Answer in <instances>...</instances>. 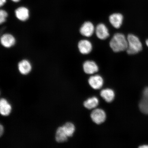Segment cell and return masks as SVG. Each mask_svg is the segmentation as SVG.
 <instances>
[{
  "mask_svg": "<svg viewBox=\"0 0 148 148\" xmlns=\"http://www.w3.org/2000/svg\"><path fill=\"white\" fill-rule=\"evenodd\" d=\"M88 82L90 86L95 90H99L102 87L103 81L100 75H96L90 77Z\"/></svg>",
  "mask_w": 148,
  "mask_h": 148,
  "instance_id": "7",
  "label": "cell"
},
{
  "mask_svg": "<svg viewBox=\"0 0 148 148\" xmlns=\"http://www.w3.org/2000/svg\"><path fill=\"white\" fill-rule=\"evenodd\" d=\"M95 32L97 38L101 40L106 39L110 36L108 28L103 23H100L97 26Z\"/></svg>",
  "mask_w": 148,
  "mask_h": 148,
  "instance_id": "5",
  "label": "cell"
},
{
  "mask_svg": "<svg viewBox=\"0 0 148 148\" xmlns=\"http://www.w3.org/2000/svg\"><path fill=\"white\" fill-rule=\"evenodd\" d=\"M139 106L142 113L148 114V87L146 88L143 90V97Z\"/></svg>",
  "mask_w": 148,
  "mask_h": 148,
  "instance_id": "11",
  "label": "cell"
},
{
  "mask_svg": "<svg viewBox=\"0 0 148 148\" xmlns=\"http://www.w3.org/2000/svg\"><path fill=\"white\" fill-rule=\"evenodd\" d=\"M12 1L14 2H18L20 0H12Z\"/></svg>",
  "mask_w": 148,
  "mask_h": 148,
  "instance_id": "23",
  "label": "cell"
},
{
  "mask_svg": "<svg viewBox=\"0 0 148 148\" xmlns=\"http://www.w3.org/2000/svg\"><path fill=\"white\" fill-rule=\"evenodd\" d=\"M101 97L107 102L110 103L114 99L115 94L113 90L110 88L103 90L100 92Z\"/></svg>",
  "mask_w": 148,
  "mask_h": 148,
  "instance_id": "16",
  "label": "cell"
},
{
  "mask_svg": "<svg viewBox=\"0 0 148 148\" xmlns=\"http://www.w3.org/2000/svg\"><path fill=\"white\" fill-rule=\"evenodd\" d=\"M18 68L20 73L23 75H27L32 70V66L29 61L23 60L19 62Z\"/></svg>",
  "mask_w": 148,
  "mask_h": 148,
  "instance_id": "13",
  "label": "cell"
},
{
  "mask_svg": "<svg viewBox=\"0 0 148 148\" xmlns=\"http://www.w3.org/2000/svg\"><path fill=\"white\" fill-rule=\"evenodd\" d=\"M83 69L85 73L89 75L95 73L99 71V67L93 61H86L83 64Z\"/></svg>",
  "mask_w": 148,
  "mask_h": 148,
  "instance_id": "6",
  "label": "cell"
},
{
  "mask_svg": "<svg viewBox=\"0 0 148 148\" xmlns=\"http://www.w3.org/2000/svg\"><path fill=\"white\" fill-rule=\"evenodd\" d=\"M146 44H147V46L148 47V39H147V40H146Z\"/></svg>",
  "mask_w": 148,
  "mask_h": 148,
  "instance_id": "24",
  "label": "cell"
},
{
  "mask_svg": "<svg viewBox=\"0 0 148 148\" xmlns=\"http://www.w3.org/2000/svg\"><path fill=\"white\" fill-rule=\"evenodd\" d=\"M95 31V27L91 22H85L81 27L79 32L83 36L86 37L91 36Z\"/></svg>",
  "mask_w": 148,
  "mask_h": 148,
  "instance_id": "4",
  "label": "cell"
},
{
  "mask_svg": "<svg viewBox=\"0 0 148 148\" xmlns=\"http://www.w3.org/2000/svg\"><path fill=\"white\" fill-rule=\"evenodd\" d=\"M63 128L68 137H71L73 136L75 131V127L73 123L68 122L62 126Z\"/></svg>",
  "mask_w": 148,
  "mask_h": 148,
  "instance_id": "18",
  "label": "cell"
},
{
  "mask_svg": "<svg viewBox=\"0 0 148 148\" xmlns=\"http://www.w3.org/2000/svg\"><path fill=\"white\" fill-rule=\"evenodd\" d=\"M12 106L6 99L1 98L0 101V113L3 116H8L12 111Z\"/></svg>",
  "mask_w": 148,
  "mask_h": 148,
  "instance_id": "9",
  "label": "cell"
},
{
  "mask_svg": "<svg viewBox=\"0 0 148 148\" xmlns=\"http://www.w3.org/2000/svg\"><path fill=\"white\" fill-rule=\"evenodd\" d=\"M68 138L62 126L57 128L55 136L56 141L58 143H64L67 141Z\"/></svg>",
  "mask_w": 148,
  "mask_h": 148,
  "instance_id": "15",
  "label": "cell"
},
{
  "mask_svg": "<svg viewBox=\"0 0 148 148\" xmlns=\"http://www.w3.org/2000/svg\"><path fill=\"white\" fill-rule=\"evenodd\" d=\"M127 39L128 47L126 50L128 54H136L142 50V44L137 36L133 34H129Z\"/></svg>",
  "mask_w": 148,
  "mask_h": 148,
  "instance_id": "2",
  "label": "cell"
},
{
  "mask_svg": "<svg viewBox=\"0 0 148 148\" xmlns=\"http://www.w3.org/2000/svg\"><path fill=\"white\" fill-rule=\"evenodd\" d=\"M110 45L113 51L115 52L126 50L128 47L127 39L122 33H116L111 40Z\"/></svg>",
  "mask_w": 148,
  "mask_h": 148,
  "instance_id": "1",
  "label": "cell"
},
{
  "mask_svg": "<svg viewBox=\"0 0 148 148\" xmlns=\"http://www.w3.org/2000/svg\"><path fill=\"white\" fill-rule=\"evenodd\" d=\"M141 148H148V145H143L140 146L139 147Z\"/></svg>",
  "mask_w": 148,
  "mask_h": 148,
  "instance_id": "22",
  "label": "cell"
},
{
  "mask_svg": "<svg viewBox=\"0 0 148 148\" xmlns=\"http://www.w3.org/2000/svg\"><path fill=\"white\" fill-rule=\"evenodd\" d=\"M99 104V99L96 97L89 98L83 103L84 106L88 110H91L96 108Z\"/></svg>",
  "mask_w": 148,
  "mask_h": 148,
  "instance_id": "17",
  "label": "cell"
},
{
  "mask_svg": "<svg viewBox=\"0 0 148 148\" xmlns=\"http://www.w3.org/2000/svg\"><path fill=\"white\" fill-rule=\"evenodd\" d=\"M16 17L21 21H26L29 17V10L26 7H20L15 10Z\"/></svg>",
  "mask_w": 148,
  "mask_h": 148,
  "instance_id": "14",
  "label": "cell"
},
{
  "mask_svg": "<svg viewBox=\"0 0 148 148\" xmlns=\"http://www.w3.org/2000/svg\"><path fill=\"white\" fill-rule=\"evenodd\" d=\"M7 16H8V14L6 11L3 10H1L0 11V23L1 24L4 23Z\"/></svg>",
  "mask_w": 148,
  "mask_h": 148,
  "instance_id": "19",
  "label": "cell"
},
{
  "mask_svg": "<svg viewBox=\"0 0 148 148\" xmlns=\"http://www.w3.org/2000/svg\"><path fill=\"white\" fill-rule=\"evenodd\" d=\"M123 16L121 14L114 13L109 17V21L113 27L116 29L119 28L123 23Z\"/></svg>",
  "mask_w": 148,
  "mask_h": 148,
  "instance_id": "10",
  "label": "cell"
},
{
  "mask_svg": "<svg viewBox=\"0 0 148 148\" xmlns=\"http://www.w3.org/2000/svg\"><path fill=\"white\" fill-rule=\"evenodd\" d=\"M79 51L82 54L87 55L92 50V45L89 40H80L78 44Z\"/></svg>",
  "mask_w": 148,
  "mask_h": 148,
  "instance_id": "8",
  "label": "cell"
},
{
  "mask_svg": "<svg viewBox=\"0 0 148 148\" xmlns=\"http://www.w3.org/2000/svg\"><path fill=\"white\" fill-rule=\"evenodd\" d=\"M1 43L4 47L9 48L14 45L15 39L13 36L9 34H3L1 37Z\"/></svg>",
  "mask_w": 148,
  "mask_h": 148,
  "instance_id": "12",
  "label": "cell"
},
{
  "mask_svg": "<svg viewBox=\"0 0 148 148\" xmlns=\"http://www.w3.org/2000/svg\"><path fill=\"white\" fill-rule=\"evenodd\" d=\"M92 121L97 124L103 123L106 119V114L102 109L97 108L92 111L90 114Z\"/></svg>",
  "mask_w": 148,
  "mask_h": 148,
  "instance_id": "3",
  "label": "cell"
},
{
  "mask_svg": "<svg viewBox=\"0 0 148 148\" xmlns=\"http://www.w3.org/2000/svg\"><path fill=\"white\" fill-rule=\"evenodd\" d=\"M4 132V127L2 125H0V135L1 136H2Z\"/></svg>",
  "mask_w": 148,
  "mask_h": 148,
  "instance_id": "20",
  "label": "cell"
},
{
  "mask_svg": "<svg viewBox=\"0 0 148 148\" xmlns=\"http://www.w3.org/2000/svg\"><path fill=\"white\" fill-rule=\"evenodd\" d=\"M5 2H6V0H0V5H1V6H3Z\"/></svg>",
  "mask_w": 148,
  "mask_h": 148,
  "instance_id": "21",
  "label": "cell"
}]
</instances>
